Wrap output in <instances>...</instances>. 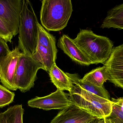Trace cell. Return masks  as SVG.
Listing matches in <instances>:
<instances>
[{
	"label": "cell",
	"instance_id": "cell-1",
	"mask_svg": "<svg viewBox=\"0 0 123 123\" xmlns=\"http://www.w3.org/2000/svg\"><path fill=\"white\" fill-rule=\"evenodd\" d=\"M73 40L92 64H105L113 48V43L109 38L96 34L90 30L80 29Z\"/></svg>",
	"mask_w": 123,
	"mask_h": 123
},
{
	"label": "cell",
	"instance_id": "cell-2",
	"mask_svg": "<svg viewBox=\"0 0 123 123\" xmlns=\"http://www.w3.org/2000/svg\"><path fill=\"white\" fill-rule=\"evenodd\" d=\"M39 24L31 2L29 0H23L18 46L22 52L32 56L36 52L39 37Z\"/></svg>",
	"mask_w": 123,
	"mask_h": 123
},
{
	"label": "cell",
	"instance_id": "cell-3",
	"mask_svg": "<svg viewBox=\"0 0 123 123\" xmlns=\"http://www.w3.org/2000/svg\"><path fill=\"white\" fill-rule=\"evenodd\" d=\"M40 19L42 25L49 31L64 29L73 11L71 0L42 1Z\"/></svg>",
	"mask_w": 123,
	"mask_h": 123
},
{
	"label": "cell",
	"instance_id": "cell-4",
	"mask_svg": "<svg viewBox=\"0 0 123 123\" xmlns=\"http://www.w3.org/2000/svg\"><path fill=\"white\" fill-rule=\"evenodd\" d=\"M72 104L84 110L98 119H104L110 115L113 103L111 100L89 92L73 84L68 94Z\"/></svg>",
	"mask_w": 123,
	"mask_h": 123
},
{
	"label": "cell",
	"instance_id": "cell-5",
	"mask_svg": "<svg viewBox=\"0 0 123 123\" xmlns=\"http://www.w3.org/2000/svg\"><path fill=\"white\" fill-rule=\"evenodd\" d=\"M41 69L46 71L44 66L32 56L21 52L14 77V88L22 92L29 91L34 87L37 71Z\"/></svg>",
	"mask_w": 123,
	"mask_h": 123
},
{
	"label": "cell",
	"instance_id": "cell-6",
	"mask_svg": "<svg viewBox=\"0 0 123 123\" xmlns=\"http://www.w3.org/2000/svg\"><path fill=\"white\" fill-rule=\"evenodd\" d=\"M39 30L37 50L32 56L44 66L46 71L49 72L57 59L56 39L40 24Z\"/></svg>",
	"mask_w": 123,
	"mask_h": 123
},
{
	"label": "cell",
	"instance_id": "cell-7",
	"mask_svg": "<svg viewBox=\"0 0 123 123\" xmlns=\"http://www.w3.org/2000/svg\"><path fill=\"white\" fill-rule=\"evenodd\" d=\"M28 105L33 108L44 110L66 109L72 104L68 94L57 89L53 93L42 97H36L29 100Z\"/></svg>",
	"mask_w": 123,
	"mask_h": 123
},
{
	"label": "cell",
	"instance_id": "cell-8",
	"mask_svg": "<svg viewBox=\"0 0 123 123\" xmlns=\"http://www.w3.org/2000/svg\"><path fill=\"white\" fill-rule=\"evenodd\" d=\"M23 0H0V17L9 27L13 36L18 33Z\"/></svg>",
	"mask_w": 123,
	"mask_h": 123
},
{
	"label": "cell",
	"instance_id": "cell-9",
	"mask_svg": "<svg viewBox=\"0 0 123 123\" xmlns=\"http://www.w3.org/2000/svg\"><path fill=\"white\" fill-rule=\"evenodd\" d=\"M104 65L107 68L108 81L123 89V44L113 48Z\"/></svg>",
	"mask_w": 123,
	"mask_h": 123
},
{
	"label": "cell",
	"instance_id": "cell-10",
	"mask_svg": "<svg viewBox=\"0 0 123 123\" xmlns=\"http://www.w3.org/2000/svg\"><path fill=\"white\" fill-rule=\"evenodd\" d=\"M21 52L18 46L11 51L0 61V80L3 86L12 91H16L13 84L14 77Z\"/></svg>",
	"mask_w": 123,
	"mask_h": 123
},
{
	"label": "cell",
	"instance_id": "cell-11",
	"mask_svg": "<svg viewBox=\"0 0 123 123\" xmlns=\"http://www.w3.org/2000/svg\"><path fill=\"white\" fill-rule=\"evenodd\" d=\"M95 119H98L72 104L61 111L50 123H89Z\"/></svg>",
	"mask_w": 123,
	"mask_h": 123
},
{
	"label": "cell",
	"instance_id": "cell-12",
	"mask_svg": "<svg viewBox=\"0 0 123 123\" xmlns=\"http://www.w3.org/2000/svg\"><path fill=\"white\" fill-rule=\"evenodd\" d=\"M58 46L73 61L82 65L89 66L92 64L85 54L78 47L73 39L68 35L63 34L58 42Z\"/></svg>",
	"mask_w": 123,
	"mask_h": 123
},
{
	"label": "cell",
	"instance_id": "cell-13",
	"mask_svg": "<svg viewBox=\"0 0 123 123\" xmlns=\"http://www.w3.org/2000/svg\"><path fill=\"white\" fill-rule=\"evenodd\" d=\"M100 27L123 29V3L109 10Z\"/></svg>",
	"mask_w": 123,
	"mask_h": 123
},
{
	"label": "cell",
	"instance_id": "cell-14",
	"mask_svg": "<svg viewBox=\"0 0 123 123\" xmlns=\"http://www.w3.org/2000/svg\"><path fill=\"white\" fill-rule=\"evenodd\" d=\"M70 78L73 84L76 85L81 89L103 98L110 100V95L104 86L100 87L86 81H83L76 74L66 73Z\"/></svg>",
	"mask_w": 123,
	"mask_h": 123
},
{
	"label": "cell",
	"instance_id": "cell-15",
	"mask_svg": "<svg viewBox=\"0 0 123 123\" xmlns=\"http://www.w3.org/2000/svg\"><path fill=\"white\" fill-rule=\"evenodd\" d=\"M50 80L57 89L69 92L72 89L73 84L70 78L55 63L49 71Z\"/></svg>",
	"mask_w": 123,
	"mask_h": 123
},
{
	"label": "cell",
	"instance_id": "cell-16",
	"mask_svg": "<svg viewBox=\"0 0 123 123\" xmlns=\"http://www.w3.org/2000/svg\"><path fill=\"white\" fill-rule=\"evenodd\" d=\"M24 112L22 105L11 106L0 113V123H23Z\"/></svg>",
	"mask_w": 123,
	"mask_h": 123
},
{
	"label": "cell",
	"instance_id": "cell-17",
	"mask_svg": "<svg viewBox=\"0 0 123 123\" xmlns=\"http://www.w3.org/2000/svg\"><path fill=\"white\" fill-rule=\"evenodd\" d=\"M82 79L98 87H103L105 82L108 80L106 66L104 65L93 69L85 75Z\"/></svg>",
	"mask_w": 123,
	"mask_h": 123
},
{
	"label": "cell",
	"instance_id": "cell-18",
	"mask_svg": "<svg viewBox=\"0 0 123 123\" xmlns=\"http://www.w3.org/2000/svg\"><path fill=\"white\" fill-rule=\"evenodd\" d=\"M104 120L105 123H123V109L113 103L112 112Z\"/></svg>",
	"mask_w": 123,
	"mask_h": 123
},
{
	"label": "cell",
	"instance_id": "cell-19",
	"mask_svg": "<svg viewBox=\"0 0 123 123\" xmlns=\"http://www.w3.org/2000/svg\"><path fill=\"white\" fill-rule=\"evenodd\" d=\"M14 97V92L0 84V108H2L12 103L13 102Z\"/></svg>",
	"mask_w": 123,
	"mask_h": 123
},
{
	"label": "cell",
	"instance_id": "cell-20",
	"mask_svg": "<svg viewBox=\"0 0 123 123\" xmlns=\"http://www.w3.org/2000/svg\"><path fill=\"white\" fill-rule=\"evenodd\" d=\"M13 35L9 27L0 17V38L6 43H11Z\"/></svg>",
	"mask_w": 123,
	"mask_h": 123
},
{
	"label": "cell",
	"instance_id": "cell-21",
	"mask_svg": "<svg viewBox=\"0 0 123 123\" xmlns=\"http://www.w3.org/2000/svg\"><path fill=\"white\" fill-rule=\"evenodd\" d=\"M11 52L6 42L0 38V61Z\"/></svg>",
	"mask_w": 123,
	"mask_h": 123
},
{
	"label": "cell",
	"instance_id": "cell-22",
	"mask_svg": "<svg viewBox=\"0 0 123 123\" xmlns=\"http://www.w3.org/2000/svg\"><path fill=\"white\" fill-rule=\"evenodd\" d=\"M111 101L123 109V97L117 99L112 98Z\"/></svg>",
	"mask_w": 123,
	"mask_h": 123
}]
</instances>
